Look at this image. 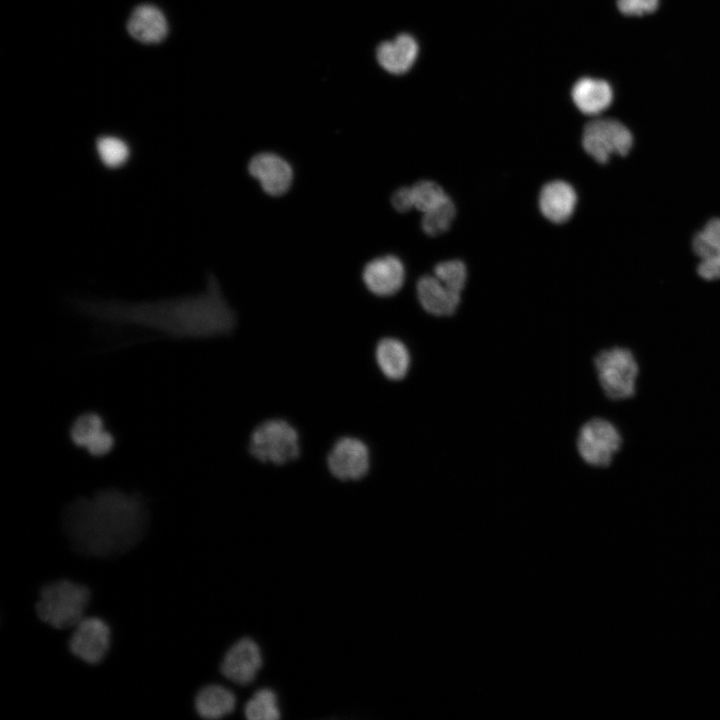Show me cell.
<instances>
[{"label":"cell","instance_id":"f1b7e54d","mask_svg":"<svg viewBox=\"0 0 720 720\" xmlns=\"http://www.w3.org/2000/svg\"><path fill=\"white\" fill-rule=\"evenodd\" d=\"M392 206L398 212H407L414 207L411 187L397 189L391 197Z\"/></svg>","mask_w":720,"mask_h":720},{"label":"cell","instance_id":"d6986e66","mask_svg":"<svg viewBox=\"0 0 720 720\" xmlns=\"http://www.w3.org/2000/svg\"><path fill=\"white\" fill-rule=\"evenodd\" d=\"M375 358L380 371L389 380L400 381L408 375L411 355L406 344L400 339H381L375 349Z\"/></svg>","mask_w":720,"mask_h":720},{"label":"cell","instance_id":"7402d4cb","mask_svg":"<svg viewBox=\"0 0 720 720\" xmlns=\"http://www.w3.org/2000/svg\"><path fill=\"white\" fill-rule=\"evenodd\" d=\"M244 714L250 720H276L279 719L277 695L269 688H262L254 693L244 707Z\"/></svg>","mask_w":720,"mask_h":720},{"label":"cell","instance_id":"603a6c76","mask_svg":"<svg viewBox=\"0 0 720 720\" xmlns=\"http://www.w3.org/2000/svg\"><path fill=\"white\" fill-rule=\"evenodd\" d=\"M456 214L452 200L446 196L441 203L431 210L423 213L421 226L430 236H437L448 230Z\"/></svg>","mask_w":720,"mask_h":720},{"label":"cell","instance_id":"2e32d148","mask_svg":"<svg viewBox=\"0 0 720 720\" xmlns=\"http://www.w3.org/2000/svg\"><path fill=\"white\" fill-rule=\"evenodd\" d=\"M416 289L420 305L433 316H451L460 304L461 293L449 289L435 276L421 277Z\"/></svg>","mask_w":720,"mask_h":720},{"label":"cell","instance_id":"5bb4252c","mask_svg":"<svg viewBox=\"0 0 720 720\" xmlns=\"http://www.w3.org/2000/svg\"><path fill=\"white\" fill-rule=\"evenodd\" d=\"M367 289L376 296L387 297L397 293L405 280L402 261L394 255H386L369 261L362 273Z\"/></svg>","mask_w":720,"mask_h":720},{"label":"cell","instance_id":"8fae6325","mask_svg":"<svg viewBox=\"0 0 720 720\" xmlns=\"http://www.w3.org/2000/svg\"><path fill=\"white\" fill-rule=\"evenodd\" d=\"M248 171L257 179L263 191L270 196L285 194L293 181V169L289 162L272 152L254 155L248 164Z\"/></svg>","mask_w":720,"mask_h":720},{"label":"cell","instance_id":"9a60e30c","mask_svg":"<svg viewBox=\"0 0 720 720\" xmlns=\"http://www.w3.org/2000/svg\"><path fill=\"white\" fill-rule=\"evenodd\" d=\"M570 95L573 104L582 114L597 116L612 105L615 91L606 79L582 76L573 83Z\"/></svg>","mask_w":720,"mask_h":720},{"label":"cell","instance_id":"3957f363","mask_svg":"<svg viewBox=\"0 0 720 720\" xmlns=\"http://www.w3.org/2000/svg\"><path fill=\"white\" fill-rule=\"evenodd\" d=\"M90 602L89 589L61 579L42 587L35 605L41 621L55 629L73 628L84 616Z\"/></svg>","mask_w":720,"mask_h":720},{"label":"cell","instance_id":"e0dca14e","mask_svg":"<svg viewBox=\"0 0 720 720\" xmlns=\"http://www.w3.org/2000/svg\"><path fill=\"white\" fill-rule=\"evenodd\" d=\"M127 29L137 41L156 44L166 38L168 22L161 9L152 4H141L132 11Z\"/></svg>","mask_w":720,"mask_h":720},{"label":"cell","instance_id":"8992f818","mask_svg":"<svg viewBox=\"0 0 720 720\" xmlns=\"http://www.w3.org/2000/svg\"><path fill=\"white\" fill-rule=\"evenodd\" d=\"M634 143L631 129L615 118L591 120L582 133L583 149L600 164H606L612 156L626 157Z\"/></svg>","mask_w":720,"mask_h":720},{"label":"cell","instance_id":"cb8c5ba5","mask_svg":"<svg viewBox=\"0 0 720 720\" xmlns=\"http://www.w3.org/2000/svg\"><path fill=\"white\" fill-rule=\"evenodd\" d=\"M97 151L102 162L108 167H118L129 156L128 145L115 136H102L97 140Z\"/></svg>","mask_w":720,"mask_h":720},{"label":"cell","instance_id":"277c9868","mask_svg":"<svg viewBox=\"0 0 720 720\" xmlns=\"http://www.w3.org/2000/svg\"><path fill=\"white\" fill-rule=\"evenodd\" d=\"M593 364L599 385L608 398L624 400L634 395L639 368L629 349H604L594 357Z\"/></svg>","mask_w":720,"mask_h":720},{"label":"cell","instance_id":"ba28073f","mask_svg":"<svg viewBox=\"0 0 720 720\" xmlns=\"http://www.w3.org/2000/svg\"><path fill=\"white\" fill-rule=\"evenodd\" d=\"M112 640L109 625L99 617H83L69 638L70 652L81 661L96 665L107 655Z\"/></svg>","mask_w":720,"mask_h":720},{"label":"cell","instance_id":"d4e9b609","mask_svg":"<svg viewBox=\"0 0 720 720\" xmlns=\"http://www.w3.org/2000/svg\"><path fill=\"white\" fill-rule=\"evenodd\" d=\"M411 191L414 208L423 213L437 206L447 196L440 185L428 180L417 182Z\"/></svg>","mask_w":720,"mask_h":720},{"label":"cell","instance_id":"4fadbf2b","mask_svg":"<svg viewBox=\"0 0 720 720\" xmlns=\"http://www.w3.org/2000/svg\"><path fill=\"white\" fill-rule=\"evenodd\" d=\"M69 435L74 445L94 457L106 455L115 443L113 434L106 429L103 417L96 412L79 415L73 421Z\"/></svg>","mask_w":720,"mask_h":720},{"label":"cell","instance_id":"30bf717a","mask_svg":"<svg viewBox=\"0 0 720 720\" xmlns=\"http://www.w3.org/2000/svg\"><path fill=\"white\" fill-rule=\"evenodd\" d=\"M419 53L420 45L416 37L402 32L379 42L374 49V58L376 64L387 74L402 76L414 67Z\"/></svg>","mask_w":720,"mask_h":720},{"label":"cell","instance_id":"ffe728a7","mask_svg":"<svg viewBox=\"0 0 720 720\" xmlns=\"http://www.w3.org/2000/svg\"><path fill=\"white\" fill-rule=\"evenodd\" d=\"M235 706L236 698L233 692L217 684L201 688L194 699L197 714L209 720L220 719L231 714Z\"/></svg>","mask_w":720,"mask_h":720},{"label":"cell","instance_id":"7a4b0ae2","mask_svg":"<svg viewBox=\"0 0 720 720\" xmlns=\"http://www.w3.org/2000/svg\"><path fill=\"white\" fill-rule=\"evenodd\" d=\"M149 513L144 498L107 488L73 500L64 510L63 528L73 548L93 557H113L144 537Z\"/></svg>","mask_w":720,"mask_h":720},{"label":"cell","instance_id":"7c38bea8","mask_svg":"<svg viewBox=\"0 0 720 720\" xmlns=\"http://www.w3.org/2000/svg\"><path fill=\"white\" fill-rule=\"evenodd\" d=\"M261 666L262 655L257 643L250 638H242L226 652L220 670L228 680L247 685L255 679Z\"/></svg>","mask_w":720,"mask_h":720},{"label":"cell","instance_id":"5b68a950","mask_svg":"<svg viewBox=\"0 0 720 720\" xmlns=\"http://www.w3.org/2000/svg\"><path fill=\"white\" fill-rule=\"evenodd\" d=\"M249 451L264 463L283 465L300 454L299 435L283 419H269L260 423L250 436Z\"/></svg>","mask_w":720,"mask_h":720},{"label":"cell","instance_id":"44dd1931","mask_svg":"<svg viewBox=\"0 0 720 720\" xmlns=\"http://www.w3.org/2000/svg\"><path fill=\"white\" fill-rule=\"evenodd\" d=\"M691 249L698 259L720 255V217L708 219L691 239Z\"/></svg>","mask_w":720,"mask_h":720},{"label":"cell","instance_id":"52a82bcc","mask_svg":"<svg viewBox=\"0 0 720 720\" xmlns=\"http://www.w3.org/2000/svg\"><path fill=\"white\" fill-rule=\"evenodd\" d=\"M622 444L616 426L607 419L595 417L579 428L576 449L581 460L589 466L607 467Z\"/></svg>","mask_w":720,"mask_h":720},{"label":"cell","instance_id":"6da1fadb","mask_svg":"<svg viewBox=\"0 0 720 720\" xmlns=\"http://www.w3.org/2000/svg\"><path fill=\"white\" fill-rule=\"evenodd\" d=\"M78 310L92 318L115 324L149 328L175 339H202L230 334L236 314L210 277L198 295L154 302L79 301Z\"/></svg>","mask_w":720,"mask_h":720},{"label":"cell","instance_id":"484cf974","mask_svg":"<svg viewBox=\"0 0 720 720\" xmlns=\"http://www.w3.org/2000/svg\"><path fill=\"white\" fill-rule=\"evenodd\" d=\"M434 276L449 289L461 293L465 286L467 271L463 262L448 260L435 266Z\"/></svg>","mask_w":720,"mask_h":720},{"label":"cell","instance_id":"83f0119b","mask_svg":"<svg viewBox=\"0 0 720 720\" xmlns=\"http://www.w3.org/2000/svg\"><path fill=\"white\" fill-rule=\"evenodd\" d=\"M696 272L702 280L720 281V255L699 259Z\"/></svg>","mask_w":720,"mask_h":720},{"label":"cell","instance_id":"ac0fdd59","mask_svg":"<svg viewBox=\"0 0 720 720\" xmlns=\"http://www.w3.org/2000/svg\"><path fill=\"white\" fill-rule=\"evenodd\" d=\"M577 195L574 188L564 181H552L541 190L539 207L551 222H566L574 213Z\"/></svg>","mask_w":720,"mask_h":720},{"label":"cell","instance_id":"9c48e42d","mask_svg":"<svg viewBox=\"0 0 720 720\" xmlns=\"http://www.w3.org/2000/svg\"><path fill=\"white\" fill-rule=\"evenodd\" d=\"M327 465L331 474L341 481L360 480L369 471V449L358 438L342 437L328 453Z\"/></svg>","mask_w":720,"mask_h":720},{"label":"cell","instance_id":"4316f807","mask_svg":"<svg viewBox=\"0 0 720 720\" xmlns=\"http://www.w3.org/2000/svg\"><path fill=\"white\" fill-rule=\"evenodd\" d=\"M661 0H616L618 11L627 17H642L653 14Z\"/></svg>","mask_w":720,"mask_h":720}]
</instances>
